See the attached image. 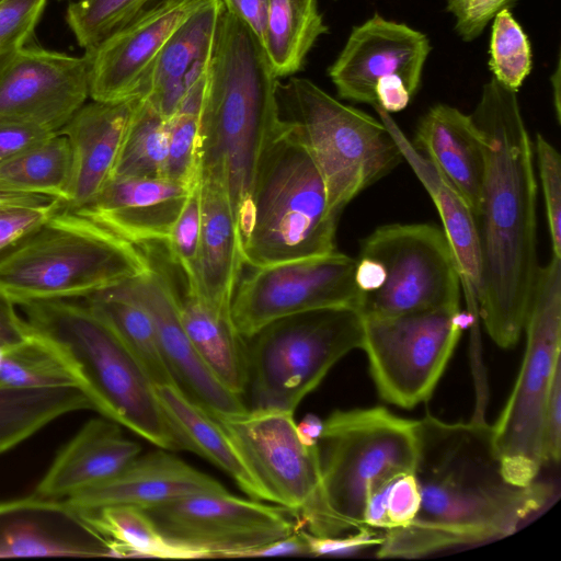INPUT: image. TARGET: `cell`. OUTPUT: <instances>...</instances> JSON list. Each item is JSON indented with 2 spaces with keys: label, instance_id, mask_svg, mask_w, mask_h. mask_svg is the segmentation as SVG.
I'll use <instances>...</instances> for the list:
<instances>
[{
  "label": "cell",
  "instance_id": "1",
  "mask_svg": "<svg viewBox=\"0 0 561 561\" xmlns=\"http://www.w3.org/2000/svg\"><path fill=\"white\" fill-rule=\"evenodd\" d=\"M414 476L420 506L404 527L383 533L380 559L421 558L457 546L482 543L515 533L543 508L550 483L515 485L503 476L493 427L481 421H417Z\"/></svg>",
  "mask_w": 561,
  "mask_h": 561
},
{
  "label": "cell",
  "instance_id": "2",
  "mask_svg": "<svg viewBox=\"0 0 561 561\" xmlns=\"http://www.w3.org/2000/svg\"><path fill=\"white\" fill-rule=\"evenodd\" d=\"M470 117L484 148L476 224L481 283L478 313L496 345H516L539 270L534 149L517 92L491 78Z\"/></svg>",
  "mask_w": 561,
  "mask_h": 561
},
{
  "label": "cell",
  "instance_id": "3",
  "mask_svg": "<svg viewBox=\"0 0 561 561\" xmlns=\"http://www.w3.org/2000/svg\"><path fill=\"white\" fill-rule=\"evenodd\" d=\"M274 72L265 48L226 9L220 14L199 122V171L224 179L239 240L249 217L257 164L279 122Z\"/></svg>",
  "mask_w": 561,
  "mask_h": 561
},
{
  "label": "cell",
  "instance_id": "4",
  "mask_svg": "<svg viewBox=\"0 0 561 561\" xmlns=\"http://www.w3.org/2000/svg\"><path fill=\"white\" fill-rule=\"evenodd\" d=\"M19 307L30 328L61 354L95 411L159 448L184 450L149 375L84 300H41Z\"/></svg>",
  "mask_w": 561,
  "mask_h": 561
},
{
  "label": "cell",
  "instance_id": "5",
  "mask_svg": "<svg viewBox=\"0 0 561 561\" xmlns=\"http://www.w3.org/2000/svg\"><path fill=\"white\" fill-rule=\"evenodd\" d=\"M417 421L382 407L337 410L323 421L318 442L320 484L298 517L316 536H341L364 525L369 493L383 482L414 472Z\"/></svg>",
  "mask_w": 561,
  "mask_h": 561
},
{
  "label": "cell",
  "instance_id": "6",
  "mask_svg": "<svg viewBox=\"0 0 561 561\" xmlns=\"http://www.w3.org/2000/svg\"><path fill=\"white\" fill-rule=\"evenodd\" d=\"M151 266L135 244L65 205L0 254V296L14 306L85 298Z\"/></svg>",
  "mask_w": 561,
  "mask_h": 561
},
{
  "label": "cell",
  "instance_id": "7",
  "mask_svg": "<svg viewBox=\"0 0 561 561\" xmlns=\"http://www.w3.org/2000/svg\"><path fill=\"white\" fill-rule=\"evenodd\" d=\"M339 219L312 159L279 118L261 154L240 234L243 265L330 254L336 251Z\"/></svg>",
  "mask_w": 561,
  "mask_h": 561
},
{
  "label": "cell",
  "instance_id": "8",
  "mask_svg": "<svg viewBox=\"0 0 561 561\" xmlns=\"http://www.w3.org/2000/svg\"><path fill=\"white\" fill-rule=\"evenodd\" d=\"M276 100L279 118L312 159L337 218L403 159L380 119L340 102L309 79L279 80Z\"/></svg>",
  "mask_w": 561,
  "mask_h": 561
},
{
  "label": "cell",
  "instance_id": "9",
  "mask_svg": "<svg viewBox=\"0 0 561 561\" xmlns=\"http://www.w3.org/2000/svg\"><path fill=\"white\" fill-rule=\"evenodd\" d=\"M363 318L352 307H329L276 319L245 339L249 410L295 412L346 354L362 348Z\"/></svg>",
  "mask_w": 561,
  "mask_h": 561
},
{
  "label": "cell",
  "instance_id": "10",
  "mask_svg": "<svg viewBox=\"0 0 561 561\" xmlns=\"http://www.w3.org/2000/svg\"><path fill=\"white\" fill-rule=\"evenodd\" d=\"M527 345L512 393L493 427L504 478L533 483L545 462L543 425L556 373L561 368V257L540 266L525 328Z\"/></svg>",
  "mask_w": 561,
  "mask_h": 561
},
{
  "label": "cell",
  "instance_id": "11",
  "mask_svg": "<svg viewBox=\"0 0 561 561\" xmlns=\"http://www.w3.org/2000/svg\"><path fill=\"white\" fill-rule=\"evenodd\" d=\"M359 256L377 261L382 271L379 288L359 296L363 318L459 309L460 278L443 229L383 225L362 241Z\"/></svg>",
  "mask_w": 561,
  "mask_h": 561
},
{
  "label": "cell",
  "instance_id": "12",
  "mask_svg": "<svg viewBox=\"0 0 561 561\" xmlns=\"http://www.w3.org/2000/svg\"><path fill=\"white\" fill-rule=\"evenodd\" d=\"M363 318V317H362ZM362 348L379 396L412 409L428 400L462 330L460 309L363 318Z\"/></svg>",
  "mask_w": 561,
  "mask_h": 561
},
{
  "label": "cell",
  "instance_id": "13",
  "mask_svg": "<svg viewBox=\"0 0 561 561\" xmlns=\"http://www.w3.org/2000/svg\"><path fill=\"white\" fill-rule=\"evenodd\" d=\"M169 540L203 558H247L302 528L285 507L225 493H198L144 508Z\"/></svg>",
  "mask_w": 561,
  "mask_h": 561
},
{
  "label": "cell",
  "instance_id": "14",
  "mask_svg": "<svg viewBox=\"0 0 561 561\" xmlns=\"http://www.w3.org/2000/svg\"><path fill=\"white\" fill-rule=\"evenodd\" d=\"M356 263L334 251L252 268L233 291L231 317L237 330L248 339L286 316L329 307L357 310Z\"/></svg>",
  "mask_w": 561,
  "mask_h": 561
},
{
  "label": "cell",
  "instance_id": "15",
  "mask_svg": "<svg viewBox=\"0 0 561 561\" xmlns=\"http://www.w3.org/2000/svg\"><path fill=\"white\" fill-rule=\"evenodd\" d=\"M265 501L287 508L297 518L313 502L319 484L318 445H304L294 413L247 409L217 420Z\"/></svg>",
  "mask_w": 561,
  "mask_h": 561
},
{
  "label": "cell",
  "instance_id": "16",
  "mask_svg": "<svg viewBox=\"0 0 561 561\" xmlns=\"http://www.w3.org/2000/svg\"><path fill=\"white\" fill-rule=\"evenodd\" d=\"M90 56L25 45L0 77V119L58 133L90 99Z\"/></svg>",
  "mask_w": 561,
  "mask_h": 561
},
{
  "label": "cell",
  "instance_id": "17",
  "mask_svg": "<svg viewBox=\"0 0 561 561\" xmlns=\"http://www.w3.org/2000/svg\"><path fill=\"white\" fill-rule=\"evenodd\" d=\"M431 49L425 33L375 13L352 28L328 75L340 99L375 106L381 79L401 78L414 96Z\"/></svg>",
  "mask_w": 561,
  "mask_h": 561
},
{
  "label": "cell",
  "instance_id": "18",
  "mask_svg": "<svg viewBox=\"0 0 561 561\" xmlns=\"http://www.w3.org/2000/svg\"><path fill=\"white\" fill-rule=\"evenodd\" d=\"M112 288L149 313L173 380L191 400L215 420L247 410L243 399L215 376L194 347L181 319L179 294L164 274L151 266Z\"/></svg>",
  "mask_w": 561,
  "mask_h": 561
},
{
  "label": "cell",
  "instance_id": "19",
  "mask_svg": "<svg viewBox=\"0 0 561 561\" xmlns=\"http://www.w3.org/2000/svg\"><path fill=\"white\" fill-rule=\"evenodd\" d=\"M204 0H158L96 47L90 56V99L117 102L136 95L172 33Z\"/></svg>",
  "mask_w": 561,
  "mask_h": 561
},
{
  "label": "cell",
  "instance_id": "20",
  "mask_svg": "<svg viewBox=\"0 0 561 561\" xmlns=\"http://www.w3.org/2000/svg\"><path fill=\"white\" fill-rule=\"evenodd\" d=\"M111 557L108 541L64 500L0 502V558Z\"/></svg>",
  "mask_w": 561,
  "mask_h": 561
},
{
  "label": "cell",
  "instance_id": "21",
  "mask_svg": "<svg viewBox=\"0 0 561 561\" xmlns=\"http://www.w3.org/2000/svg\"><path fill=\"white\" fill-rule=\"evenodd\" d=\"M192 186L162 178H112L73 211L135 245L165 243Z\"/></svg>",
  "mask_w": 561,
  "mask_h": 561
},
{
  "label": "cell",
  "instance_id": "22",
  "mask_svg": "<svg viewBox=\"0 0 561 561\" xmlns=\"http://www.w3.org/2000/svg\"><path fill=\"white\" fill-rule=\"evenodd\" d=\"M217 480L195 469L170 450L139 455L112 478L84 488L64 501L80 511L112 505L146 508L198 493H225Z\"/></svg>",
  "mask_w": 561,
  "mask_h": 561
},
{
  "label": "cell",
  "instance_id": "23",
  "mask_svg": "<svg viewBox=\"0 0 561 561\" xmlns=\"http://www.w3.org/2000/svg\"><path fill=\"white\" fill-rule=\"evenodd\" d=\"M138 99L85 102L58 131L67 138L71 157L67 208L90 203L112 178Z\"/></svg>",
  "mask_w": 561,
  "mask_h": 561
},
{
  "label": "cell",
  "instance_id": "24",
  "mask_svg": "<svg viewBox=\"0 0 561 561\" xmlns=\"http://www.w3.org/2000/svg\"><path fill=\"white\" fill-rule=\"evenodd\" d=\"M221 0L204 2L172 33L149 68L139 95L169 119L181 100L206 76L215 44Z\"/></svg>",
  "mask_w": 561,
  "mask_h": 561
},
{
  "label": "cell",
  "instance_id": "25",
  "mask_svg": "<svg viewBox=\"0 0 561 561\" xmlns=\"http://www.w3.org/2000/svg\"><path fill=\"white\" fill-rule=\"evenodd\" d=\"M140 453L141 446L126 438L118 423L91 419L57 454L33 495L65 500L112 478Z\"/></svg>",
  "mask_w": 561,
  "mask_h": 561
},
{
  "label": "cell",
  "instance_id": "26",
  "mask_svg": "<svg viewBox=\"0 0 561 561\" xmlns=\"http://www.w3.org/2000/svg\"><path fill=\"white\" fill-rule=\"evenodd\" d=\"M373 107L394 139L402 158L433 199L451 249L468 305L478 313L481 261L478 229L470 206L433 163L413 146L390 113L377 105Z\"/></svg>",
  "mask_w": 561,
  "mask_h": 561
},
{
  "label": "cell",
  "instance_id": "27",
  "mask_svg": "<svg viewBox=\"0 0 561 561\" xmlns=\"http://www.w3.org/2000/svg\"><path fill=\"white\" fill-rule=\"evenodd\" d=\"M199 186L202 227L197 284L190 290L231 314V300L243 266L237 222L222 178L199 172Z\"/></svg>",
  "mask_w": 561,
  "mask_h": 561
},
{
  "label": "cell",
  "instance_id": "28",
  "mask_svg": "<svg viewBox=\"0 0 561 561\" xmlns=\"http://www.w3.org/2000/svg\"><path fill=\"white\" fill-rule=\"evenodd\" d=\"M413 146L460 193L476 218L485 159L470 115L448 104L432 106L419 122Z\"/></svg>",
  "mask_w": 561,
  "mask_h": 561
},
{
  "label": "cell",
  "instance_id": "29",
  "mask_svg": "<svg viewBox=\"0 0 561 561\" xmlns=\"http://www.w3.org/2000/svg\"><path fill=\"white\" fill-rule=\"evenodd\" d=\"M156 391L183 449L193 451L218 467L249 497L265 501L264 493L220 423L191 400L175 383L156 387Z\"/></svg>",
  "mask_w": 561,
  "mask_h": 561
},
{
  "label": "cell",
  "instance_id": "30",
  "mask_svg": "<svg viewBox=\"0 0 561 561\" xmlns=\"http://www.w3.org/2000/svg\"><path fill=\"white\" fill-rule=\"evenodd\" d=\"M179 302L183 325L201 357L231 392L243 399L248 347L231 314L218 310L187 288L184 295H179Z\"/></svg>",
  "mask_w": 561,
  "mask_h": 561
},
{
  "label": "cell",
  "instance_id": "31",
  "mask_svg": "<svg viewBox=\"0 0 561 561\" xmlns=\"http://www.w3.org/2000/svg\"><path fill=\"white\" fill-rule=\"evenodd\" d=\"M94 410L78 387L0 389V455L65 414Z\"/></svg>",
  "mask_w": 561,
  "mask_h": 561
},
{
  "label": "cell",
  "instance_id": "32",
  "mask_svg": "<svg viewBox=\"0 0 561 561\" xmlns=\"http://www.w3.org/2000/svg\"><path fill=\"white\" fill-rule=\"evenodd\" d=\"M78 511L108 541L111 557L204 559L199 552L180 546L162 535L144 508L112 505Z\"/></svg>",
  "mask_w": 561,
  "mask_h": 561
},
{
  "label": "cell",
  "instance_id": "33",
  "mask_svg": "<svg viewBox=\"0 0 561 561\" xmlns=\"http://www.w3.org/2000/svg\"><path fill=\"white\" fill-rule=\"evenodd\" d=\"M328 32L317 0H268L265 50L276 76L298 72L316 42Z\"/></svg>",
  "mask_w": 561,
  "mask_h": 561
},
{
  "label": "cell",
  "instance_id": "34",
  "mask_svg": "<svg viewBox=\"0 0 561 561\" xmlns=\"http://www.w3.org/2000/svg\"><path fill=\"white\" fill-rule=\"evenodd\" d=\"M82 299L113 328L156 387L175 383L152 319L139 304L112 287Z\"/></svg>",
  "mask_w": 561,
  "mask_h": 561
},
{
  "label": "cell",
  "instance_id": "35",
  "mask_svg": "<svg viewBox=\"0 0 561 561\" xmlns=\"http://www.w3.org/2000/svg\"><path fill=\"white\" fill-rule=\"evenodd\" d=\"M1 351L0 389L80 388L58 350L31 328L22 340L1 346Z\"/></svg>",
  "mask_w": 561,
  "mask_h": 561
},
{
  "label": "cell",
  "instance_id": "36",
  "mask_svg": "<svg viewBox=\"0 0 561 561\" xmlns=\"http://www.w3.org/2000/svg\"><path fill=\"white\" fill-rule=\"evenodd\" d=\"M71 157L67 138L57 133L44 142L0 163V185L65 201Z\"/></svg>",
  "mask_w": 561,
  "mask_h": 561
},
{
  "label": "cell",
  "instance_id": "37",
  "mask_svg": "<svg viewBox=\"0 0 561 561\" xmlns=\"http://www.w3.org/2000/svg\"><path fill=\"white\" fill-rule=\"evenodd\" d=\"M167 150L168 119L139 95L112 178H160Z\"/></svg>",
  "mask_w": 561,
  "mask_h": 561
},
{
  "label": "cell",
  "instance_id": "38",
  "mask_svg": "<svg viewBox=\"0 0 561 561\" xmlns=\"http://www.w3.org/2000/svg\"><path fill=\"white\" fill-rule=\"evenodd\" d=\"M206 79L207 73L188 89L168 119V150L160 178L186 186L199 178V122Z\"/></svg>",
  "mask_w": 561,
  "mask_h": 561
},
{
  "label": "cell",
  "instance_id": "39",
  "mask_svg": "<svg viewBox=\"0 0 561 561\" xmlns=\"http://www.w3.org/2000/svg\"><path fill=\"white\" fill-rule=\"evenodd\" d=\"M492 21L489 44L492 78L518 92L533 69L529 38L510 9L500 11Z\"/></svg>",
  "mask_w": 561,
  "mask_h": 561
},
{
  "label": "cell",
  "instance_id": "40",
  "mask_svg": "<svg viewBox=\"0 0 561 561\" xmlns=\"http://www.w3.org/2000/svg\"><path fill=\"white\" fill-rule=\"evenodd\" d=\"M154 0H77L69 3L66 23L84 50L96 47Z\"/></svg>",
  "mask_w": 561,
  "mask_h": 561
},
{
  "label": "cell",
  "instance_id": "41",
  "mask_svg": "<svg viewBox=\"0 0 561 561\" xmlns=\"http://www.w3.org/2000/svg\"><path fill=\"white\" fill-rule=\"evenodd\" d=\"M202 227L199 178L191 187L188 197L165 241L172 260L181 268L186 288L197 284V264Z\"/></svg>",
  "mask_w": 561,
  "mask_h": 561
},
{
  "label": "cell",
  "instance_id": "42",
  "mask_svg": "<svg viewBox=\"0 0 561 561\" xmlns=\"http://www.w3.org/2000/svg\"><path fill=\"white\" fill-rule=\"evenodd\" d=\"M46 3L47 0L0 2V77L31 38Z\"/></svg>",
  "mask_w": 561,
  "mask_h": 561
},
{
  "label": "cell",
  "instance_id": "43",
  "mask_svg": "<svg viewBox=\"0 0 561 561\" xmlns=\"http://www.w3.org/2000/svg\"><path fill=\"white\" fill-rule=\"evenodd\" d=\"M535 149L552 254L561 257V159L557 149L540 134L536 136Z\"/></svg>",
  "mask_w": 561,
  "mask_h": 561
},
{
  "label": "cell",
  "instance_id": "44",
  "mask_svg": "<svg viewBox=\"0 0 561 561\" xmlns=\"http://www.w3.org/2000/svg\"><path fill=\"white\" fill-rule=\"evenodd\" d=\"M65 207L61 198L47 204L0 210V254L25 239Z\"/></svg>",
  "mask_w": 561,
  "mask_h": 561
},
{
  "label": "cell",
  "instance_id": "45",
  "mask_svg": "<svg viewBox=\"0 0 561 561\" xmlns=\"http://www.w3.org/2000/svg\"><path fill=\"white\" fill-rule=\"evenodd\" d=\"M518 0H446V10L455 19V31L463 42L478 38L493 18L511 9Z\"/></svg>",
  "mask_w": 561,
  "mask_h": 561
},
{
  "label": "cell",
  "instance_id": "46",
  "mask_svg": "<svg viewBox=\"0 0 561 561\" xmlns=\"http://www.w3.org/2000/svg\"><path fill=\"white\" fill-rule=\"evenodd\" d=\"M385 514L387 530L407 526L420 506V491L413 472L397 476L386 483Z\"/></svg>",
  "mask_w": 561,
  "mask_h": 561
},
{
  "label": "cell",
  "instance_id": "47",
  "mask_svg": "<svg viewBox=\"0 0 561 561\" xmlns=\"http://www.w3.org/2000/svg\"><path fill=\"white\" fill-rule=\"evenodd\" d=\"M310 556H351L367 548L379 546L383 534L370 527H363L341 536H316L305 529Z\"/></svg>",
  "mask_w": 561,
  "mask_h": 561
},
{
  "label": "cell",
  "instance_id": "48",
  "mask_svg": "<svg viewBox=\"0 0 561 561\" xmlns=\"http://www.w3.org/2000/svg\"><path fill=\"white\" fill-rule=\"evenodd\" d=\"M55 134L32 124L0 119V163L38 146Z\"/></svg>",
  "mask_w": 561,
  "mask_h": 561
},
{
  "label": "cell",
  "instance_id": "49",
  "mask_svg": "<svg viewBox=\"0 0 561 561\" xmlns=\"http://www.w3.org/2000/svg\"><path fill=\"white\" fill-rule=\"evenodd\" d=\"M561 454V368L556 373L550 390L543 425L545 462L557 465Z\"/></svg>",
  "mask_w": 561,
  "mask_h": 561
},
{
  "label": "cell",
  "instance_id": "50",
  "mask_svg": "<svg viewBox=\"0 0 561 561\" xmlns=\"http://www.w3.org/2000/svg\"><path fill=\"white\" fill-rule=\"evenodd\" d=\"M225 9L244 23L265 48L268 0H221Z\"/></svg>",
  "mask_w": 561,
  "mask_h": 561
},
{
  "label": "cell",
  "instance_id": "51",
  "mask_svg": "<svg viewBox=\"0 0 561 561\" xmlns=\"http://www.w3.org/2000/svg\"><path fill=\"white\" fill-rule=\"evenodd\" d=\"M376 105L388 113L404 110L413 98L399 77L381 79L375 87Z\"/></svg>",
  "mask_w": 561,
  "mask_h": 561
},
{
  "label": "cell",
  "instance_id": "52",
  "mask_svg": "<svg viewBox=\"0 0 561 561\" xmlns=\"http://www.w3.org/2000/svg\"><path fill=\"white\" fill-rule=\"evenodd\" d=\"M275 556H310L305 529L300 528L286 537L262 546L250 552L248 557Z\"/></svg>",
  "mask_w": 561,
  "mask_h": 561
},
{
  "label": "cell",
  "instance_id": "53",
  "mask_svg": "<svg viewBox=\"0 0 561 561\" xmlns=\"http://www.w3.org/2000/svg\"><path fill=\"white\" fill-rule=\"evenodd\" d=\"M54 199L56 197L0 185V210L18 206L43 205Z\"/></svg>",
  "mask_w": 561,
  "mask_h": 561
},
{
  "label": "cell",
  "instance_id": "54",
  "mask_svg": "<svg viewBox=\"0 0 561 561\" xmlns=\"http://www.w3.org/2000/svg\"><path fill=\"white\" fill-rule=\"evenodd\" d=\"M296 430L300 442L308 447H313L320 439L323 421L316 414L309 413L296 423Z\"/></svg>",
  "mask_w": 561,
  "mask_h": 561
},
{
  "label": "cell",
  "instance_id": "55",
  "mask_svg": "<svg viewBox=\"0 0 561 561\" xmlns=\"http://www.w3.org/2000/svg\"><path fill=\"white\" fill-rule=\"evenodd\" d=\"M559 65L560 64L558 62L557 71L551 77V82H552V88H553V96H554V107H556V114H557L558 122H560V92H559L560 71H559Z\"/></svg>",
  "mask_w": 561,
  "mask_h": 561
},
{
  "label": "cell",
  "instance_id": "56",
  "mask_svg": "<svg viewBox=\"0 0 561 561\" xmlns=\"http://www.w3.org/2000/svg\"><path fill=\"white\" fill-rule=\"evenodd\" d=\"M1 359H2V351H1V347H0V364H1Z\"/></svg>",
  "mask_w": 561,
  "mask_h": 561
},
{
  "label": "cell",
  "instance_id": "57",
  "mask_svg": "<svg viewBox=\"0 0 561 561\" xmlns=\"http://www.w3.org/2000/svg\"><path fill=\"white\" fill-rule=\"evenodd\" d=\"M1 1H2V0H0V2H1Z\"/></svg>",
  "mask_w": 561,
  "mask_h": 561
}]
</instances>
